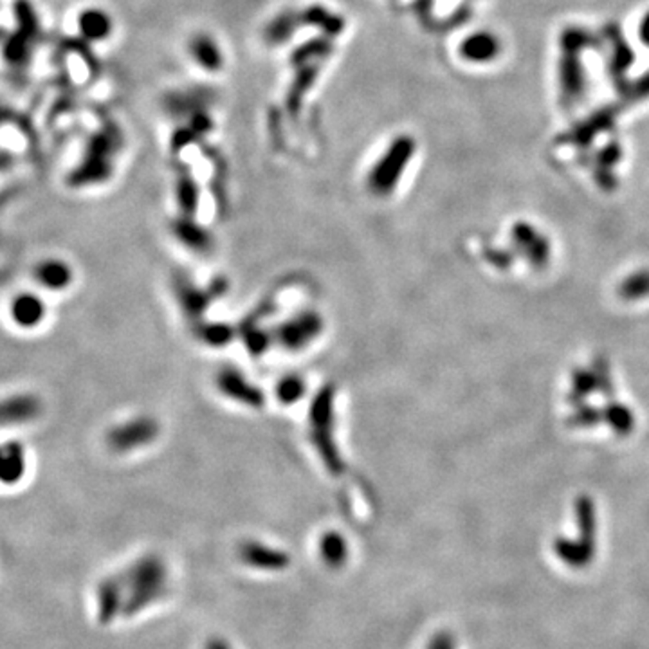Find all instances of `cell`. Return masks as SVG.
<instances>
[{
    "label": "cell",
    "instance_id": "1",
    "mask_svg": "<svg viewBox=\"0 0 649 649\" xmlns=\"http://www.w3.org/2000/svg\"><path fill=\"white\" fill-rule=\"evenodd\" d=\"M415 153V141L410 136H399L379 159L368 176V188L375 195H388L395 190L403 172Z\"/></svg>",
    "mask_w": 649,
    "mask_h": 649
},
{
    "label": "cell",
    "instance_id": "2",
    "mask_svg": "<svg viewBox=\"0 0 649 649\" xmlns=\"http://www.w3.org/2000/svg\"><path fill=\"white\" fill-rule=\"evenodd\" d=\"M577 516H579V539H558L556 541V554L558 558L572 567V568H584L590 565L595 554V516H593V504L583 498L577 504Z\"/></svg>",
    "mask_w": 649,
    "mask_h": 649
},
{
    "label": "cell",
    "instance_id": "3",
    "mask_svg": "<svg viewBox=\"0 0 649 649\" xmlns=\"http://www.w3.org/2000/svg\"><path fill=\"white\" fill-rule=\"evenodd\" d=\"M130 574H132V584L136 586V591L132 595V599L129 601V606L125 608L127 615L136 614L145 605L157 599L162 584H165V577H167L165 567H162L160 561H157L153 558H146V559L139 561L132 568Z\"/></svg>",
    "mask_w": 649,
    "mask_h": 649
},
{
    "label": "cell",
    "instance_id": "4",
    "mask_svg": "<svg viewBox=\"0 0 649 649\" xmlns=\"http://www.w3.org/2000/svg\"><path fill=\"white\" fill-rule=\"evenodd\" d=\"M157 426L150 418H137L132 422H127L120 427H114L108 435V444H111L118 451H129L137 446L148 444L155 437Z\"/></svg>",
    "mask_w": 649,
    "mask_h": 649
},
{
    "label": "cell",
    "instance_id": "5",
    "mask_svg": "<svg viewBox=\"0 0 649 649\" xmlns=\"http://www.w3.org/2000/svg\"><path fill=\"white\" fill-rule=\"evenodd\" d=\"M42 411V404L33 395H13L0 401V427L26 424L36 418Z\"/></svg>",
    "mask_w": 649,
    "mask_h": 649
},
{
    "label": "cell",
    "instance_id": "6",
    "mask_svg": "<svg viewBox=\"0 0 649 649\" xmlns=\"http://www.w3.org/2000/svg\"><path fill=\"white\" fill-rule=\"evenodd\" d=\"M500 51H502V43L497 38V35L487 33V31H480V33L467 36L460 45V52H462L464 60L473 62V64H489L498 57Z\"/></svg>",
    "mask_w": 649,
    "mask_h": 649
},
{
    "label": "cell",
    "instance_id": "7",
    "mask_svg": "<svg viewBox=\"0 0 649 649\" xmlns=\"http://www.w3.org/2000/svg\"><path fill=\"white\" fill-rule=\"evenodd\" d=\"M240 558L249 567L260 570H282L287 567V554L277 549H270L263 543H246L240 549Z\"/></svg>",
    "mask_w": 649,
    "mask_h": 649
},
{
    "label": "cell",
    "instance_id": "8",
    "mask_svg": "<svg viewBox=\"0 0 649 649\" xmlns=\"http://www.w3.org/2000/svg\"><path fill=\"white\" fill-rule=\"evenodd\" d=\"M319 332V319L314 314L298 316V319L287 323L282 331V340L287 348H301Z\"/></svg>",
    "mask_w": 649,
    "mask_h": 649
},
{
    "label": "cell",
    "instance_id": "9",
    "mask_svg": "<svg viewBox=\"0 0 649 649\" xmlns=\"http://www.w3.org/2000/svg\"><path fill=\"white\" fill-rule=\"evenodd\" d=\"M26 471V455L20 444H0V481L15 483Z\"/></svg>",
    "mask_w": 649,
    "mask_h": 649
},
{
    "label": "cell",
    "instance_id": "10",
    "mask_svg": "<svg viewBox=\"0 0 649 649\" xmlns=\"http://www.w3.org/2000/svg\"><path fill=\"white\" fill-rule=\"evenodd\" d=\"M192 54L195 62L204 67L206 71H219L223 67L224 57L223 51L211 36L207 35H197L192 40Z\"/></svg>",
    "mask_w": 649,
    "mask_h": 649
},
{
    "label": "cell",
    "instance_id": "11",
    "mask_svg": "<svg viewBox=\"0 0 649 649\" xmlns=\"http://www.w3.org/2000/svg\"><path fill=\"white\" fill-rule=\"evenodd\" d=\"M45 314V305L35 294H22L12 303V317L22 327H35Z\"/></svg>",
    "mask_w": 649,
    "mask_h": 649
},
{
    "label": "cell",
    "instance_id": "12",
    "mask_svg": "<svg viewBox=\"0 0 649 649\" xmlns=\"http://www.w3.org/2000/svg\"><path fill=\"white\" fill-rule=\"evenodd\" d=\"M36 278L42 285L59 291L71 282V270L64 262H43L36 269Z\"/></svg>",
    "mask_w": 649,
    "mask_h": 649
},
{
    "label": "cell",
    "instance_id": "13",
    "mask_svg": "<svg viewBox=\"0 0 649 649\" xmlns=\"http://www.w3.org/2000/svg\"><path fill=\"white\" fill-rule=\"evenodd\" d=\"M80 29L89 40H101L111 35L113 20L108 19L105 12L89 10L83 12L80 17Z\"/></svg>",
    "mask_w": 649,
    "mask_h": 649
},
{
    "label": "cell",
    "instance_id": "14",
    "mask_svg": "<svg viewBox=\"0 0 649 649\" xmlns=\"http://www.w3.org/2000/svg\"><path fill=\"white\" fill-rule=\"evenodd\" d=\"M321 556L329 567L340 568L348 558V547L338 532H329L321 539Z\"/></svg>",
    "mask_w": 649,
    "mask_h": 649
},
{
    "label": "cell",
    "instance_id": "15",
    "mask_svg": "<svg viewBox=\"0 0 649 649\" xmlns=\"http://www.w3.org/2000/svg\"><path fill=\"white\" fill-rule=\"evenodd\" d=\"M301 22L321 27L327 35H340L343 29V20L321 6H312L301 13Z\"/></svg>",
    "mask_w": 649,
    "mask_h": 649
},
{
    "label": "cell",
    "instance_id": "16",
    "mask_svg": "<svg viewBox=\"0 0 649 649\" xmlns=\"http://www.w3.org/2000/svg\"><path fill=\"white\" fill-rule=\"evenodd\" d=\"M300 22H301V15L298 17L296 13H282L280 17H277L273 22L269 24L265 36L269 42L282 43L294 35Z\"/></svg>",
    "mask_w": 649,
    "mask_h": 649
},
{
    "label": "cell",
    "instance_id": "17",
    "mask_svg": "<svg viewBox=\"0 0 649 649\" xmlns=\"http://www.w3.org/2000/svg\"><path fill=\"white\" fill-rule=\"evenodd\" d=\"M224 377L221 379V388L224 394H228L230 397H235V399H240V401H246V403H258V395L253 388H246V390H240L244 387H247V383H244L242 379L238 377L240 373H235V371H228V373H223Z\"/></svg>",
    "mask_w": 649,
    "mask_h": 649
},
{
    "label": "cell",
    "instance_id": "18",
    "mask_svg": "<svg viewBox=\"0 0 649 649\" xmlns=\"http://www.w3.org/2000/svg\"><path fill=\"white\" fill-rule=\"evenodd\" d=\"M118 601H120L118 586L114 583H105L99 588V617L103 619V622H108V619H111L113 614L118 610Z\"/></svg>",
    "mask_w": 649,
    "mask_h": 649
},
{
    "label": "cell",
    "instance_id": "19",
    "mask_svg": "<svg viewBox=\"0 0 649 649\" xmlns=\"http://www.w3.org/2000/svg\"><path fill=\"white\" fill-rule=\"evenodd\" d=\"M331 52V43L324 42V40H314V42H309L307 45L300 47L294 57H293V64H303L307 62L309 59H323L324 54Z\"/></svg>",
    "mask_w": 649,
    "mask_h": 649
},
{
    "label": "cell",
    "instance_id": "20",
    "mask_svg": "<svg viewBox=\"0 0 649 649\" xmlns=\"http://www.w3.org/2000/svg\"><path fill=\"white\" fill-rule=\"evenodd\" d=\"M314 78H316V67H307V69H303V71L300 73L298 80L294 82V89H293V92H291V96H289L291 103H298L300 96H301V94H305V92L309 90V87L312 85Z\"/></svg>",
    "mask_w": 649,
    "mask_h": 649
},
{
    "label": "cell",
    "instance_id": "21",
    "mask_svg": "<svg viewBox=\"0 0 649 649\" xmlns=\"http://www.w3.org/2000/svg\"><path fill=\"white\" fill-rule=\"evenodd\" d=\"M303 388H305V387L301 385L300 379H296V377H287L285 381L280 385V388H278V395H280V399H282L284 403H293V401H296V399L301 395Z\"/></svg>",
    "mask_w": 649,
    "mask_h": 649
},
{
    "label": "cell",
    "instance_id": "22",
    "mask_svg": "<svg viewBox=\"0 0 649 649\" xmlns=\"http://www.w3.org/2000/svg\"><path fill=\"white\" fill-rule=\"evenodd\" d=\"M427 649H457V644H455V638L451 633L441 631L431 638Z\"/></svg>",
    "mask_w": 649,
    "mask_h": 649
},
{
    "label": "cell",
    "instance_id": "23",
    "mask_svg": "<svg viewBox=\"0 0 649 649\" xmlns=\"http://www.w3.org/2000/svg\"><path fill=\"white\" fill-rule=\"evenodd\" d=\"M640 38L644 40L645 45H649V13L644 17V20L640 24Z\"/></svg>",
    "mask_w": 649,
    "mask_h": 649
},
{
    "label": "cell",
    "instance_id": "24",
    "mask_svg": "<svg viewBox=\"0 0 649 649\" xmlns=\"http://www.w3.org/2000/svg\"><path fill=\"white\" fill-rule=\"evenodd\" d=\"M206 649H231V647H230V645H228V642H226V640H223V638H213V640H209V642H207Z\"/></svg>",
    "mask_w": 649,
    "mask_h": 649
}]
</instances>
